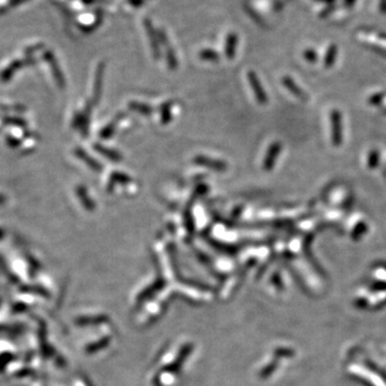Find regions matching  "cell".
Listing matches in <instances>:
<instances>
[{
    "instance_id": "obj_6",
    "label": "cell",
    "mask_w": 386,
    "mask_h": 386,
    "mask_svg": "<svg viewBox=\"0 0 386 386\" xmlns=\"http://www.w3.org/2000/svg\"><path fill=\"white\" fill-rule=\"evenodd\" d=\"M130 181H131V178L129 177L128 175H126L124 173H119V172H114V173H112V175L110 177V184H109V186H107V189H109V191H111L116 182H119V184L125 185V184H128V182H130Z\"/></svg>"
},
{
    "instance_id": "obj_11",
    "label": "cell",
    "mask_w": 386,
    "mask_h": 386,
    "mask_svg": "<svg viewBox=\"0 0 386 386\" xmlns=\"http://www.w3.org/2000/svg\"><path fill=\"white\" fill-rule=\"evenodd\" d=\"M78 192H79V196L81 197V201H82V204L84 205V207L86 209H88V210H92L94 208V206H93L92 201L89 199L87 192L84 190V188H79Z\"/></svg>"
},
{
    "instance_id": "obj_5",
    "label": "cell",
    "mask_w": 386,
    "mask_h": 386,
    "mask_svg": "<svg viewBox=\"0 0 386 386\" xmlns=\"http://www.w3.org/2000/svg\"><path fill=\"white\" fill-rule=\"evenodd\" d=\"M103 72H104V68H102V66H100L98 68V71H96V75H95V83H94V102L96 103L99 101L100 99V95H101V90H102V82H103Z\"/></svg>"
},
{
    "instance_id": "obj_8",
    "label": "cell",
    "mask_w": 386,
    "mask_h": 386,
    "mask_svg": "<svg viewBox=\"0 0 386 386\" xmlns=\"http://www.w3.org/2000/svg\"><path fill=\"white\" fill-rule=\"evenodd\" d=\"M129 106H130L131 110L142 114L144 116H149L153 114L152 106L148 104H144L141 102H131V103H129Z\"/></svg>"
},
{
    "instance_id": "obj_9",
    "label": "cell",
    "mask_w": 386,
    "mask_h": 386,
    "mask_svg": "<svg viewBox=\"0 0 386 386\" xmlns=\"http://www.w3.org/2000/svg\"><path fill=\"white\" fill-rule=\"evenodd\" d=\"M171 106H172V103L171 102H165L164 104H162V106H161V112H160V115H161V123L166 125L171 122L172 119V115H171Z\"/></svg>"
},
{
    "instance_id": "obj_4",
    "label": "cell",
    "mask_w": 386,
    "mask_h": 386,
    "mask_svg": "<svg viewBox=\"0 0 386 386\" xmlns=\"http://www.w3.org/2000/svg\"><path fill=\"white\" fill-rule=\"evenodd\" d=\"M94 148H95L96 152H99L102 156H104L105 158H107L109 160L114 161V162H118V161H120V160L123 159L122 155H120L119 153L115 152V150H113V149L106 148V147L101 146V145H99V144H96V145L94 146Z\"/></svg>"
},
{
    "instance_id": "obj_3",
    "label": "cell",
    "mask_w": 386,
    "mask_h": 386,
    "mask_svg": "<svg viewBox=\"0 0 386 386\" xmlns=\"http://www.w3.org/2000/svg\"><path fill=\"white\" fill-rule=\"evenodd\" d=\"M281 150V145L279 143H274L271 145L270 149H268L267 152V155L264 159V168L270 171L273 168V166L275 165V162L276 160L279 156V153H280Z\"/></svg>"
},
{
    "instance_id": "obj_12",
    "label": "cell",
    "mask_w": 386,
    "mask_h": 386,
    "mask_svg": "<svg viewBox=\"0 0 386 386\" xmlns=\"http://www.w3.org/2000/svg\"><path fill=\"white\" fill-rule=\"evenodd\" d=\"M115 130H116V123L114 122V123H111V124H109V125H107L104 129H103V130L100 132V136L102 137V138H110V137H112L113 136V134L115 133Z\"/></svg>"
},
{
    "instance_id": "obj_7",
    "label": "cell",
    "mask_w": 386,
    "mask_h": 386,
    "mask_svg": "<svg viewBox=\"0 0 386 386\" xmlns=\"http://www.w3.org/2000/svg\"><path fill=\"white\" fill-rule=\"evenodd\" d=\"M77 156H79L82 160H84L86 163H87L92 170H95V171H101L102 170V166L101 164L98 162V161L94 160L93 158H91L90 156H88V154H86L84 150L82 149H78L77 150Z\"/></svg>"
},
{
    "instance_id": "obj_14",
    "label": "cell",
    "mask_w": 386,
    "mask_h": 386,
    "mask_svg": "<svg viewBox=\"0 0 386 386\" xmlns=\"http://www.w3.org/2000/svg\"><path fill=\"white\" fill-rule=\"evenodd\" d=\"M185 223H186L189 231L193 230V218H192V213H191L190 210L189 211L186 210V212H185Z\"/></svg>"
},
{
    "instance_id": "obj_2",
    "label": "cell",
    "mask_w": 386,
    "mask_h": 386,
    "mask_svg": "<svg viewBox=\"0 0 386 386\" xmlns=\"http://www.w3.org/2000/svg\"><path fill=\"white\" fill-rule=\"evenodd\" d=\"M248 80L251 84V87L256 100L260 102V104H265L267 102V94L265 93L259 79H257V77L253 72H250L248 73Z\"/></svg>"
},
{
    "instance_id": "obj_1",
    "label": "cell",
    "mask_w": 386,
    "mask_h": 386,
    "mask_svg": "<svg viewBox=\"0 0 386 386\" xmlns=\"http://www.w3.org/2000/svg\"><path fill=\"white\" fill-rule=\"evenodd\" d=\"M193 161H195V163L198 164V165L205 166V167H208V168H211V170H216V171H219V172L225 171L228 167L227 163L223 162V161L211 159V158L204 157V156H198V157L195 158V160H193Z\"/></svg>"
},
{
    "instance_id": "obj_10",
    "label": "cell",
    "mask_w": 386,
    "mask_h": 386,
    "mask_svg": "<svg viewBox=\"0 0 386 386\" xmlns=\"http://www.w3.org/2000/svg\"><path fill=\"white\" fill-rule=\"evenodd\" d=\"M331 120H332V131H334V134H332V138H334V141H336L337 143L339 142L340 139V117L338 115V113H334L332 114V117H331Z\"/></svg>"
},
{
    "instance_id": "obj_13",
    "label": "cell",
    "mask_w": 386,
    "mask_h": 386,
    "mask_svg": "<svg viewBox=\"0 0 386 386\" xmlns=\"http://www.w3.org/2000/svg\"><path fill=\"white\" fill-rule=\"evenodd\" d=\"M284 83H285V87H286L290 91H292V92L295 93V95H297V96H303V94H304L303 91H302V90H299V88L296 87V85H295L293 82H291L290 80L285 79V80H284Z\"/></svg>"
}]
</instances>
